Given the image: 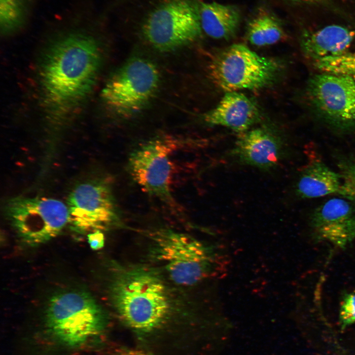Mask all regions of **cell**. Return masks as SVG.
I'll list each match as a JSON object with an SVG mask.
<instances>
[{"label":"cell","instance_id":"obj_23","mask_svg":"<svg viewBox=\"0 0 355 355\" xmlns=\"http://www.w3.org/2000/svg\"><path fill=\"white\" fill-rule=\"evenodd\" d=\"M87 239L92 249L98 250L103 248L104 246L105 237L102 231L97 230L89 233L87 235Z\"/></svg>","mask_w":355,"mask_h":355},{"label":"cell","instance_id":"obj_14","mask_svg":"<svg viewBox=\"0 0 355 355\" xmlns=\"http://www.w3.org/2000/svg\"><path fill=\"white\" fill-rule=\"evenodd\" d=\"M260 114L256 104L236 91L227 92L218 104L203 115L205 122L244 133L259 120Z\"/></svg>","mask_w":355,"mask_h":355},{"label":"cell","instance_id":"obj_25","mask_svg":"<svg viewBox=\"0 0 355 355\" xmlns=\"http://www.w3.org/2000/svg\"><path fill=\"white\" fill-rule=\"evenodd\" d=\"M293 1L307 5H323L331 3L334 0H291Z\"/></svg>","mask_w":355,"mask_h":355},{"label":"cell","instance_id":"obj_7","mask_svg":"<svg viewBox=\"0 0 355 355\" xmlns=\"http://www.w3.org/2000/svg\"><path fill=\"white\" fill-rule=\"evenodd\" d=\"M160 83L157 68L151 61L134 58L120 67L102 91L104 103L122 117L143 109L155 95Z\"/></svg>","mask_w":355,"mask_h":355},{"label":"cell","instance_id":"obj_8","mask_svg":"<svg viewBox=\"0 0 355 355\" xmlns=\"http://www.w3.org/2000/svg\"><path fill=\"white\" fill-rule=\"evenodd\" d=\"M202 31L198 4L191 0H167L149 12L142 32L146 40L161 51H170L197 39Z\"/></svg>","mask_w":355,"mask_h":355},{"label":"cell","instance_id":"obj_16","mask_svg":"<svg viewBox=\"0 0 355 355\" xmlns=\"http://www.w3.org/2000/svg\"><path fill=\"white\" fill-rule=\"evenodd\" d=\"M310 155L298 178L296 195L302 199H310L338 193L341 185L338 172L330 169L316 154Z\"/></svg>","mask_w":355,"mask_h":355},{"label":"cell","instance_id":"obj_13","mask_svg":"<svg viewBox=\"0 0 355 355\" xmlns=\"http://www.w3.org/2000/svg\"><path fill=\"white\" fill-rule=\"evenodd\" d=\"M284 142L281 137L269 128L249 129L238 138L230 154L240 164L269 170L282 157Z\"/></svg>","mask_w":355,"mask_h":355},{"label":"cell","instance_id":"obj_3","mask_svg":"<svg viewBox=\"0 0 355 355\" xmlns=\"http://www.w3.org/2000/svg\"><path fill=\"white\" fill-rule=\"evenodd\" d=\"M157 258L171 279L181 285H193L207 278L221 276L228 264L218 245L210 246L188 234L162 230L153 236Z\"/></svg>","mask_w":355,"mask_h":355},{"label":"cell","instance_id":"obj_19","mask_svg":"<svg viewBox=\"0 0 355 355\" xmlns=\"http://www.w3.org/2000/svg\"><path fill=\"white\" fill-rule=\"evenodd\" d=\"M32 0H0L1 33L9 35L21 29L26 24Z\"/></svg>","mask_w":355,"mask_h":355},{"label":"cell","instance_id":"obj_22","mask_svg":"<svg viewBox=\"0 0 355 355\" xmlns=\"http://www.w3.org/2000/svg\"><path fill=\"white\" fill-rule=\"evenodd\" d=\"M339 321L342 330L355 323V292L344 296L339 310Z\"/></svg>","mask_w":355,"mask_h":355},{"label":"cell","instance_id":"obj_5","mask_svg":"<svg viewBox=\"0 0 355 355\" xmlns=\"http://www.w3.org/2000/svg\"><path fill=\"white\" fill-rule=\"evenodd\" d=\"M4 212L20 240L30 246L53 239L69 223L67 205L54 198L12 197L6 202Z\"/></svg>","mask_w":355,"mask_h":355},{"label":"cell","instance_id":"obj_2","mask_svg":"<svg viewBox=\"0 0 355 355\" xmlns=\"http://www.w3.org/2000/svg\"><path fill=\"white\" fill-rule=\"evenodd\" d=\"M111 303L119 317L130 327L149 332L168 316L170 302L165 286L153 272L142 268L121 271L110 287Z\"/></svg>","mask_w":355,"mask_h":355},{"label":"cell","instance_id":"obj_1","mask_svg":"<svg viewBox=\"0 0 355 355\" xmlns=\"http://www.w3.org/2000/svg\"><path fill=\"white\" fill-rule=\"evenodd\" d=\"M101 61L99 43L85 33L64 34L48 45L40 60L38 76L41 99L52 118L63 120L89 97Z\"/></svg>","mask_w":355,"mask_h":355},{"label":"cell","instance_id":"obj_11","mask_svg":"<svg viewBox=\"0 0 355 355\" xmlns=\"http://www.w3.org/2000/svg\"><path fill=\"white\" fill-rule=\"evenodd\" d=\"M69 223L79 233L102 231L118 221L117 207L110 186L103 180L86 181L69 195Z\"/></svg>","mask_w":355,"mask_h":355},{"label":"cell","instance_id":"obj_17","mask_svg":"<svg viewBox=\"0 0 355 355\" xmlns=\"http://www.w3.org/2000/svg\"><path fill=\"white\" fill-rule=\"evenodd\" d=\"M198 11L202 29L209 36L228 39L236 34L241 21L240 12L236 6L215 2H201Z\"/></svg>","mask_w":355,"mask_h":355},{"label":"cell","instance_id":"obj_12","mask_svg":"<svg viewBox=\"0 0 355 355\" xmlns=\"http://www.w3.org/2000/svg\"><path fill=\"white\" fill-rule=\"evenodd\" d=\"M310 225L317 239L344 248L355 239V208L343 198L329 199L314 210Z\"/></svg>","mask_w":355,"mask_h":355},{"label":"cell","instance_id":"obj_6","mask_svg":"<svg viewBox=\"0 0 355 355\" xmlns=\"http://www.w3.org/2000/svg\"><path fill=\"white\" fill-rule=\"evenodd\" d=\"M279 71L275 61L241 44L232 45L218 53L209 66L211 79L226 92L267 87L275 81Z\"/></svg>","mask_w":355,"mask_h":355},{"label":"cell","instance_id":"obj_18","mask_svg":"<svg viewBox=\"0 0 355 355\" xmlns=\"http://www.w3.org/2000/svg\"><path fill=\"white\" fill-rule=\"evenodd\" d=\"M284 32L280 23L273 16L262 14L251 20L247 28L250 43L257 46L270 45L278 42Z\"/></svg>","mask_w":355,"mask_h":355},{"label":"cell","instance_id":"obj_10","mask_svg":"<svg viewBox=\"0 0 355 355\" xmlns=\"http://www.w3.org/2000/svg\"><path fill=\"white\" fill-rule=\"evenodd\" d=\"M174 142L162 137L146 141L131 151L128 160L129 174L138 185L171 207L175 206L170 187Z\"/></svg>","mask_w":355,"mask_h":355},{"label":"cell","instance_id":"obj_4","mask_svg":"<svg viewBox=\"0 0 355 355\" xmlns=\"http://www.w3.org/2000/svg\"><path fill=\"white\" fill-rule=\"evenodd\" d=\"M47 330L58 341L78 347L99 336L106 326L102 308L88 293L69 291L52 296L45 313Z\"/></svg>","mask_w":355,"mask_h":355},{"label":"cell","instance_id":"obj_9","mask_svg":"<svg viewBox=\"0 0 355 355\" xmlns=\"http://www.w3.org/2000/svg\"><path fill=\"white\" fill-rule=\"evenodd\" d=\"M308 99L320 118L335 130H355V81L325 73L313 76L307 86Z\"/></svg>","mask_w":355,"mask_h":355},{"label":"cell","instance_id":"obj_15","mask_svg":"<svg viewBox=\"0 0 355 355\" xmlns=\"http://www.w3.org/2000/svg\"><path fill=\"white\" fill-rule=\"evenodd\" d=\"M355 40V26L332 24L305 30L300 45L304 53L317 60L345 52Z\"/></svg>","mask_w":355,"mask_h":355},{"label":"cell","instance_id":"obj_24","mask_svg":"<svg viewBox=\"0 0 355 355\" xmlns=\"http://www.w3.org/2000/svg\"><path fill=\"white\" fill-rule=\"evenodd\" d=\"M116 355H150L145 351L124 347L117 348L115 350Z\"/></svg>","mask_w":355,"mask_h":355},{"label":"cell","instance_id":"obj_21","mask_svg":"<svg viewBox=\"0 0 355 355\" xmlns=\"http://www.w3.org/2000/svg\"><path fill=\"white\" fill-rule=\"evenodd\" d=\"M336 164L341 179L338 194L355 204V155H339L337 158Z\"/></svg>","mask_w":355,"mask_h":355},{"label":"cell","instance_id":"obj_20","mask_svg":"<svg viewBox=\"0 0 355 355\" xmlns=\"http://www.w3.org/2000/svg\"><path fill=\"white\" fill-rule=\"evenodd\" d=\"M315 63L323 72L347 77L355 81V53L345 52L315 60Z\"/></svg>","mask_w":355,"mask_h":355}]
</instances>
